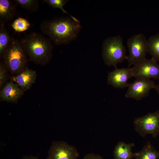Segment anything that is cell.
<instances>
[{
    "label": "cell",
    "instance_id": "obj_3",
    "mask_svg": "<svg viewBox=\"0 0 159 159\" xmlns=\"http://www.w3.org/2000/svg\"><path fill=\"white\" fill-rule=\"evenodd\" d=\"M27 54L20 41L11 37L8 47L1 58L7 69L13 74H19L26 67Z\"/></svg>",
    "mask_w": 159,
    "mask_h": 159
},
{
    "label": "cell",
    "instance_id": "obj_23",
    "mask_svg": "<svg viewBox=\"0 0 159 159\" xmlns=\"http://www.w3.org/2000/svg\"><path fill=\"white\" fill-rule=\"evenodd\" d=\"M21 159H40L37 157L32 155H25Z\"/></svg>",
    "mask_w": 159,
    "mask_h": 159
},
{
    "label": "cell",
    "instance_id": "obj_20",
    "mask_svg": "<svg viewBox=\"0 0 159 159\" xmlns=\"http://www.w3.org/2000/svg\"><path fill=\"white\" fill-rule=\"evenodd\" d=\"M43 1L53 8H58L61 9L63 13L68 14L74 21L78 23H80L78 20L69 14L63 8L64 6L66 4L68 0H44Z\"/></svg>",
    "mask_w": 159,
    "mask_h": 159
},
{
    "label": "cell",
    "instance_id": "obj_2",
    "mask_svg": "<svg viewBox=\"0 0 159 159\" xmlns=\"http://www.w3.org/2000/svg\"><path fill=\"white\" fill-rule=\"evenodd\" d=\"M20 42L29 60L41 65L49 62L54 46L49 39L40 33L34 32L24 36Z\"/></svg>",
    "mask_w": 159,
    "mask_h": 159
},
{
    "label": "cell",
    "instance_id": "obj_6",
    "mask_svg": "<svg viewBox=\"0 0 159 159\" xmlns=\"http://www.w3.org/2000/svg\"><path fill=\"white\" fill-rule=\"evenodd\" d=\"M133 124L135 131L143 138L150 134L155 138L159 134V110L135 118Z\"/></svg>",
    "mask_w": 159,
    "mask_h": 159
},
{
    "label": "cell",
    "instance_id": "obj_4",
    "mask_svg": "<svg viewBox=\"0 0 159 159\" xmlns=\"http://www.w3.org/2000/svg\"><path fill=\"white\" fill-rule=\"evenodd\" d=\"M102 56L105 64L116 68L117 64L127 59L126 49L122 38L118 35L107 37L102 44Z\"/></svg>",
    "mask_w": 159,
    "mask_h": 159
},
{
    "label": "cell",
    "instance_id": "obj_13",
    "mask_svg": "<svg viewBox=\"0 0 159 159\" xmlns=\"http://www.w3.org/2000/svg\"><path fill=\"white\" fill-rule=\"evenodd\" d=\"M14 0H0V25L4 26L8 21L16 16L17 6Z\"/></svg>",
    "mask_w": 159,
    "mask_h": 159
},
{
    "label": "cell",
    "instance_id": "obj_18",
    "mask_svg": "<svg viewBox=\"0 0 159 159\" xmlns=\"http://www.w3.org/2000/svg\"><path fill=\"white\" fill-rule=\"evenodd\" d=\"M11 37L5 26L0 27V55L1 56L3 52L8 47L10 42Z\"/></svg>",
    "mask_w": 159,
    "mask_h": 159
},
{
    "label": "cell",
    "instance_id": "obj_21",
    "mask_svg": "<svg viewBox=\"0 0 159 159\" xmlns=\"http://www.w3.org/2000/svg\"><path fill=\"white\" fill-rule=\"evenodd\" d=\"M7 69L1 62L0 63V87H2L7 79Z\"/></svg>",
    "mask_w": 159,
    "mask_h": 159
},
{
    "label": "cell",
    "instance_id": "obj_8",
    "mask_svg": "<svg viewBox=\"0 0 159 159\" xmlns=\"http://www.w3.org/2000/svg\"><path fill=\"white\" fill-rule=\"evenodd\" d=\"M155 85L154 81L150 79L136 78L129 84L125 96L137 101L141 100L148 95L150 90L154 89Z\"/></svg>",
    "mask_w": 159,
    "mask_h": 159
},
{
    "label": "cell",
    "instance_id": "obj_19",
    "mask_svg": "<svg viewBox=\"0 0 159 159\" xmlns=\"http://www.w3.org/2000/svg\"><path fill=\"white\" fill-rule=\"evenodd\" d=\"M30 26V24L27 20L21 17L16 19L12 24L13 28L18 32H21L27 29Z\"/></svg>",
    "mask_w": 159,
    "mask_h": 159
},
{
    "label": "cell",
    "instance_id": "obj_14",
    "mask_svg": "<svg viewBox=\"0 0 159 159\" xmlns=\"http://www.w3.org/2000/svg\"><path fill=\"white\" fill-rule=\"evenodd\" d=\"M134 146L133 143L127 144L122 141L119 142L114 150V159H132L133 158L132 148Z\"/></svg>",
    "mask_w": 159,
    "mask_h": 159
},
{
    "label": "cell",
    "instance_id": "obj_17",
    "mask_svg": "<svg viewBox=\"0 0 159 159\" xmlns=\"http://www.w3.org/2000/svg\"><path fill=\"white\" fill-rule=\"evenodd\" d=\"M18 5L32 13L38 11L39 3L38 0H14Z\"/></svg>",
    "mask_w": 159,
    "mask_h": 159
},
{
    "label": "cell",
    "instance_id": "obj_12",
    "mask_svg": "<svg viewBox=\"0 0 159 159\" xmlns=\"http://www.w3.org/2000/svg\"><path fill=\"white\" fill-rule=\"evenodd\" d=\"M23 91L16 84L12 82L6 84L0 92L1 101L14 102L23 95Z\"/></svg>",
    "mask_w": 159,
    "mask_h": 159
},
{
    "label": "cell",
    "instance_id": "obj_1",
    "mask_svg": "<svg viewBox=\"0 0 159 159\" xmlns=\"http://www.w3.org/2000/svg\"><path fill=\"white\" fill-rule=\"evenodd\" d=\"M40 27L43 34L57 46L67 44L76 39L82 26L70 16H64L44 20Z\"/></svg>",
    "mask_w": 159,
    "mask_h": 159
},
{
    "label": "cell",
    "instance_id": "obj_15",
    "mask_svg": "<svg viewBox=\"0 0 159 159\" xmlns=\"http://www.w3.org/2000/svg\"><path fill=\"white\" fill-rule=\"evenodd\" d=\"M135 159H158L159 151L156 150L150 141H147L139 151L133 153Z\"/></svg>",
    "mask_w": 159,
    "mask_h": 159
},
{
    "label": "cell",
    "instance_id": "obj_16",
    "mask_svg": "<svg viewBox=\"0 0 159 159\" xmlns=\"http://www.w3.org/2000/svg\"><path fill=\"white\" fill-rule=\"evenodd\" d=\"M148 53L152 59L159 62V33L150 36L148 40Z\"/></svg>",
    "mask_w": 159,
    "mask_h": 159
},
{
    "label": "cell",
    "instance_id": "obj_10",
    "mask_svg": "<svg viewBox=\"0 0 159 159\" xmlns=\"http://www.w3.org/2000/svg\"><path fill=\"white\" fill-rule=\"evenodd\" d=\"M132 77V68H116L108 73L107 83L115 88L123 89L128 87L127 81Z\"/></svg>",
    "mask_w": 159,
    "mask_h": 159
},
{
    "label": "cell",
    "instance_id": "obj_11",
    "mask_svg": "<svg viewBox=\"0 0 159 159\" xmlns=\"http://www.w3.org/2000/svg\"><path fill=\"white\" fill-rule=\"evenodd\" d=\"M36 77V72L26 67L18 75L12 76L11 79L23 91H26L34 83Z\"/></svg>",
    "mask_w": 159,
    "mask_h": 159
},
{
    "label": "cell",
    "instance_id": "obj_24",
    "mask_svg": "<svg viewBox=\"0 0 159 159\" xmlns=\"http://www.w3.org/2000/svg\"><path fill=\"white\" fill-rule=\"evenodd\" d=\"M154 89L159 96V82L157 84H156Z\"/></svg>",
    "mask_w": 159,
    "mask_h": 159
},
{
    "label": "cell",
    "instance_id": "obj_7",
    "mask_svg": "<svg viewBox=\"0 0 159 159\" xmlns=\"http://www.w3.org/2000/svg\"><path fill=\"white\" fill-rule=\"evenodd\" d=\"M79 153L74 146L62 141L52 142L46 159H78Z\"/></svg>",
    "mask_w": 159,
    "mask_h": 159
},
{
    "label": "cell",
    "instance_id": "obj_22",
    "mask_svg": "<svg viewBox=\"0 0 159 159\" xmlns=\"http://www.w3.org/2000/svg\"><path fill=\"white\" fill-rule=\"evenodd\" d=\"M82 159H105L101 155L94 153H90L85 155Z\"/></svg>",
    "mask_w": 159,
    "mask_h": 159
},
{
    "label": "cell",
    "instance_id": "obj_9",
    "mask_svg": "<svg viewBox=\"0 0 159 159\" xmlns=\"http://www.w3.org/2000/svg\"><path fill=\"white\" fill-rule=\"evenodd\" d=\"M133 77L159 80V64L152 58L145 59L132 67Z\"/></svg>",
    "mask_w": 159,
    "mask_h": 159
},
{
    "label": "cell",
    "instance_id": "obj_5",
    "mask_svg": "<svg viewBox=\"0 0 159 159\" xmlns=\"http://www.w3.org/2000/svg\"><path fill=\"white\" fill-rule=\"evenodd\" d=\"M128 49V67L135 65L145 59L148 53V40L144 34H135L127 40Z\"/></svg>",
    "mask_w": 159,
    "mask_h": 159
}]
</instances>
